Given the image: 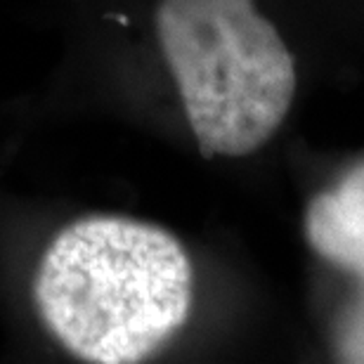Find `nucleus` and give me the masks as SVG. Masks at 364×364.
Here are the masks:
<instances>
[{"label":"nucleus","instance_id":"nucleus-1","mask_svg":"<svg viewBox=\"0 0 364 364\" xmlns=\"http://www.w3.org/2000/svg\"><path fill=\"white\" fill-rule=\"evenodd\" d=\"M192 282L189 256L171 232L135 218L85 215L43 253L33 301L74 358L135 364L187 322Z\"/></svg>","mask_w":364,"mask_h":364}]
</instances>
